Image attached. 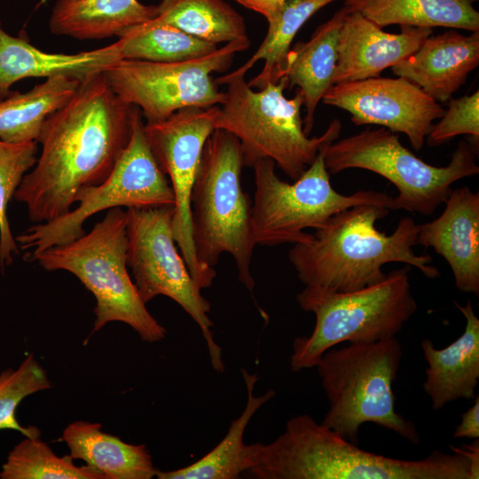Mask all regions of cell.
<instances>
[{"instance_id":"cell-1","label":"cell","mask_w":479,"mask_h":479,"mask_svg":"<svg viewBox=\"0 0 479 479\" xmlns=\"http://www.w3.org/2000/svg\"><path fill=\"white\" fill-rule=\"evenodd\" d=\"M134 111L113 91L103 72L80 82L44 123L37 141L41 153L14 193L32 222L70 211L82 187L107 178L130 139Z\"/></svg>"},{"instance_id":"cell-2","label":"cell","mask_w":479,"mask_h":479,"mask_svg":"<svg viewBox=\"0 0 479 479\" xmlns=\"http://www.w3.org/2000/svg\"><path fill=\"white\" fill-rule=\"evenodd\" d=\"M405 460L364 451L308 414L291 418L268 444L247 445V473L257 479H478L479 442Z\"/></svg>"},{"instance_id":"cell-3","label":"cell","mask_w":479,"mask_h":479,"mask_svg":"<svg viewBox=\"0 0 479 479\" xmlns=\"http://www.w3.org/2000/svg\"><path fill=\"white\" fill-rule=\"evenodd\" d=\"M389 209L376 205H357L333 215L313 234L294 246L288 258L305 286L349 292L381 281L389 263H403L424 276H440L429 255H417L419 224L410 217L399 220L387 235L376 228Z\"/></svg>"},{"instance_id":"cell-4","label":"cell","mask_w":479,"mask_h":479,"mask_svg":"<svg viewBox=\"0 0 479 479\" xmlns=\"http://www.w3.org/2000/svg\"><path fill=\"white\" fill-rule=\"evenodd\" d=\"M242 150L232 133L216 129L205 142L191 193V220L196 257L214 269L223 253L233 258L240 281L250 292L256 246L251 203L241 185Z\"/></svg>"},{"instance_id":"cell-5","label":"cell","mask_w":479,"mask_h":479,"mask_svg":"<svg viewBox=\"0 0 479 479\" xmlns=\"http://www.w3.org/2000/svg\"><path fill=\"white\" fill-rule=\"evenodd\" d=\"M216 82L227 85L216 129L224 130L238 138L244 166L253 167L259 160L271 159L295 181L319 150L340 136L339 120H334L319 137H309L305 134L301 117L302 93L298 89L293 98H287L286 76L258 91L248 85L244 76H221Z\"/></svg>"},{"instance_id":"cell-6","label":"cell","mask_w":479,"mask_h":479,"mask_svg":"<svg viewBox=\"0 0 479 479\" xmlns=\"http://www.w3.org/2000/svg\"><path fill=\"white\" fill-rule=\"evenodd\" d=\"M402 356L403 348L396 337L326 350L315 366L329 401L321 424L355 444L365 422L420 444L415 424L395 409L392 385Z\"/></svg>"},{"instance_id":"cell-7","label":"cell","mask_w":479,"mask_h":479,"mask_svg":"<svg viewBox=\"0 0 479 479\" xmlns=\"http://www.w3.org/2000/svg\"><path fill=\"white\" fill-rule=\"evenodd\" d=\"M410 267L393 270L380 282L338 292L305 286L299 306L315 315L310 335L293 342V372L315 367L323 354L344 342H373L394 338L418 309L409 282Z\"/></svg>"},{"instance_id":"cell-8","label":"cell","mask_w":479,"mask_h":479,"mask_svg":"<svg viewBox=\"0 0 479 479\" xmlns=\"http://www.w3.org/2000/svg\"><path fill=\"white\" fill-rule=\"evenodd\" d=\"M127 211L107 210L88 233L48 247L29 259L46 271L74 274L96 299L92 333L108 322L131 326L147 342L165 338L166 329L150 314L128 272Z\"/></svg>"},{"instance_id":"cell-9","label":"cell","mask_w":479,"mask_h":479,"mask_svg":"<svg viewBox=\"0 0 479 479\" xmlns=\"http://www.w3.org/2000/svg\"><path fill=\"white\" fill-rule=\"evenodd\" d=\"M324 161L330 175L363 169L385 177L398 191L393 210L425 216L446 201L454 182L479 173L475 149L465 140L459 142L448 165L436 167L417 157L395 132L383 127L332 142L325 150Z\"/></svg>"},{"instance_id":"cell-10","label":"cell","mask_w":479,"mask_h":479,"mask_svg":"<svg viewBox=\"0 0 479 479\" xmlns=\"http://www.w3.org/2000/svg\"><path fill=\"white\" fill-rule=\"evenodd\" d=\"M331 144V143H330ZM301 177L287 183L275 172V162L262 159L254 165L255 191L251 205V228L256 245L273 247L306 240L335 213L357 205H376L393 210V197L373 190L350 195L339 193L330 183L325 165L326 146Z\"/></svg>"},{"instance_id":"cell-11","label":"cell","mask_w":479,"mask_h":479,"mask_svg":"<svg viewBox=\"0 0 479 479\" xmlns=\"http://www.w3.org/2000/svg\"><path fill=\"white\" fill-rule=\"evenodd\" d=\"M141 111L135 106L128 145L114 169L102 183L82 187L75 196L77 207L48 222L38 223L19 234L16 243L27 251L24 258L85 233L83 224L91 216L113 208L174 206V193L147 143Z\"/></svg>"},{"instance_id":"cell-12","label":"cell","mask_w":479,"mask_h":479,"mask_svg":"<svg viewBox=\"0 0 479 479\" xmlns=\"http://www.w3.org/2000/svg\"><path fill=\"white\" fill-rule=\"evenodd\" d=\"M127 265L142 301L165 295L179 304L199 326L210 363L224 370L222 349L216 343L208 317L210 303L191 276L173 234V206L127 208Z\"/></svg>"},{"instance_id":"cell-13","label":"cell","mask_w":479,"mask_h":479,"mask_svg":"<svg viewBox=\"0 0 479 479\" xmlns=\"http://www.w3.org/2000/svg\"><path fill=\"white\" fill-rule=\"evenodd\" d=\"M249 43L248 38L235 40L206 56L177 62L121 59L103 74L113 91L137 107L147 122H159L184 108L222 105L225 92L211 74L225 71Z\"/></svg>"},{"instance_id":"cell-14","label":"cell","mask_w":479,"mask_h":479,"mask_svg":"<svg viewBox=\"0 0 479 479\" xmlns=\"http://www.w3.org/2000/svg\"><path fill=\"white\" fill-rule=\"evenodd\" d=\"M220 107H187L168 118L146 122L145 135L161 171L169 176L175 203L173 234L189 272L200 289L216 276L196 257L191 220V193L206 140L216 128Z\"/></svg>"},{"instance_id":"cell-15","label":"cell","mask_w":479,"mask_h":479,"mask_svg":"<svg viewBox=\"0 0 479 479\" xmlns=\"http://www.w3.org/2000/svg\"><path fill=\"white\" fill-rule=\"evenodd\" d=\"M322 100L349 112L357 126L373 124L405 134L416 151L424 145L433 122L445 111L420 87L400 76L333 84Z\"/></svg>"},{"instance_id":"cell-16","label":"cell","mask_w":479,"mask_h":479,"mask_svg":"<svg viewBox=\"0 0 479 479\" xmlns=\"http://www.w3.org/2000/svg\"><path fill=\"white\" fill-rule=\"evenodd\" d=\"M432 33V27L412 26H401L399 34L388 33L349 8L339 31L333 84L380 76L413 54Z\"/></svg>"},{"instance_id":"cell-17","label":"cell","mask_w":479,"mask_h":479,"mask_svg":"<svg viewBox=\"0 0 479 479\" xmlns=\"http://www.w3.org/2000/svg\"><path fill=\"white\" fill-rule=\"evenodd\" d=\"M444 203L437 218L419 225L417 244L444 258L459 291L479 295V192L459 187Z\"/></svg>"},{"instance_id":"cell-18","label":"cell","mask_w":479,"mask_h":479,"mask_svg":"<svg viewBox=\"0 0 479 479\" xmlns=\"http://www.w3.org/2000/svg\"><path fill=\"white\" fill-rule=\"evenodd\" d=\"M479 64V31L464 35L449 30L428 36L406 59L392 67L397 76L420 87L436 102L445 103Z\"/></svg>"},{"instance_id":"cell-19","label":"cell","mask_w":479,"mask_h":479,"mask_svg":"<svg viewBox=\"0 0 479 479\" xmlns=\"http://www.w3.org/2000/svg\"><path fill=\"white\" fill-rule=\"evenodd\" d=\"M121 59L116 42L74 54L46 52L24 38L9 35L0 21V100L22 79L61 75L82 82Z\"/></svg>"},{"instance_id":"cell-20","label":"cell","mask_w":479,"mask_h":479,"mask_svg":"<svg viewBox=\"0 0 479 479\" xmlns=\"http://www.w3.org/2000/svg\"><path fill=\"white\" fill-rule=\"evenodd\" d=\"M453 303L466 318L462 335L441 349L429 339L421 342L428 365L423 389L436 411L458 399L475 398L479 380V319L470 300Z\"/></svg>"},{"instance_id":"cell-21","label":"cell","mask_w":479,"mask_h":479,"mask_svg":"<svg viewBox=\"0 0 479 479\" xmlns=\"http://www.w3.org/2000/svg\"><path fill=\"white\" fill-rule=\"evenodd\" d=\"M349 7L343 5L326 22L318 26L307 42H300L287 54L283 76L288 87L297 86L304 98L306 115L303 130L307 136L314 124L315 110L333 85L337 63L339 31Z\"/></svg>"},{"instance_id":"cell-22","label":"cell","mask_w":479,"mask_h":479,"mask_svg":"<svg viewBox=\"0 0 479 479\" xmlns=\"http://www.w3.org/2000/svg\"><path fill=\"white\" fill-rule=\"evenodd\" d=\"M156 16V5H145L137 0H56L49 27L56 35L99 40L119 36Z\"/></svg>"},{"instance_id":"cell-23","label":"cell","mask_w":479,"mask_h":479,"mask_svg":"<svg viewBox=\"0 0 479 479\" xmlns=\"http://www.w3.org/2000/svg\"><path fill=\"white\" fill-rule=\"evenodd\" d=\"M62 439L73 459H82L106 479H150L155 476L145 444H130L103 432L101 424L77 420L64 429Z\"/></svg>"},{"instance_id":"cell-24","label":"cell","mask_w":479,"mask_h":479,"mask_svg":"<svg viewBox=\"0 0 479 479\" xmlns=\"http://www.w3.org/2000/svg\"><path fill=\"white\" fill-rule=\"evenodd\" d=\"M475 0H344L350 10L380 27L389 25L445 27L479 31Z\"/></svg>"},{"instance_id":"cell-25","label":"cell","mask_w":479,"mask_h":479,"mask_svg":"<svg viewBox=\"0 0 479 479\" xmlns=\"http://www.w3.org/2000/svg\"><path fill=\"white\" fill-rule=\"evenodd\" d=\"M80 82L58 75L25 93L12 90L0 100V140L14 144L38 141L48 118L71 98Z\"/></svg>"},{"instance_id":"cell-26","label":"cell","mask_w":479,"mask_h":479,"mask_svg":"<svg viewBox=\"0 0 479 479\" xmlns=\"http://www.w3.org/2000/svg\"><path fill=\"white\" fill-rule=\"evenodd\" d=\"M247 391V400L241 414L232 421L224 439L196 462L172 471L156 470L159 479H235L247 470V445L244 432L254 414L275 395L273 389L255 397L254 389L258 380L256 373L241 369Z\"/></svg>"},{"instance_id":"cell-27","label":"cell","mask_w":479,"mask_h":479,"mask_svg":"<svg viewBox=\"0 0 479 479\" xmlns=\"http://www.w3.org/2000/svg\"><path fill=\"white\" fill-rule=\"evenodd\" d=\"M158 23L218 44L247 37L243 17L224 0H161Z\"/></svg>"},{"instance_id":"cell-28","label":"cell","mask_w":479,"mask_h":479,"mask_svg":"<svg viewBox=\"0 0 479 479\" xmlns=\"http://www.w3.org/2000/svg\"><path fill=\"white\" fill-rule=\"evenodd\" d=\"M334 1L336 0H288L279 14L268 21L267 34L254 55L241 67L223 76H245L256 62L263 59V70L247 82L248 85L261 90L269 82H277L283 76L286 57L297 32L315 12Z\"/></svg>"},{"instance_id":"cell-29","label":"cell","mask_w":479,"mask_h":479,"mask_svg":"<svg viewBox=\"0 0 479 479\" xmlns=\"http://www.w3.org/2000/svg\"><path fill=\"white\" fill-rule=\"evenodd\" d=\"M118 37L116 43L122 59L177 62L206 56L218 48L153 20L133 26Z\"/></svg>"},{"instance_id":"cell-30","label":"cell","mask_w":479,"mask_h":479,"mask_svg":"<svg viewBox=\"0 0 479 479\" xmlns=\"http://www.w3.org/2000/svg\"><path fill=\"white\" fill-rule=\"evenodd\" d=\"M1 479H106L88 465L76 466L70 455L58 457L40 436H25L9 452Z\"/></svg>"},{"instance_id":"cell-31","label":"cell","mask_w":479,"mask_h":479,"mask_svg":"<svg viewBox=\"0 0 479 479\" xmlns=\"http://www.w3.org/2000/svg\"><path fill=\"white\" fill-rule=\"evenodd\" d=\"M38 142L8 143L0 140V271L12 263L20 248L12 236L7 207L24 176L37 161Z\"/></svg>"},{"instance_id":"cell-32","label":"cell","mask_w":479,"mask_h":479,"mask_svg":"<svg viewBox=\"0 0 479 479\" xmlns=\"http://www.w3.org/2000/svg\"><path fill=\"white\" fill-rule=\"evenodd\" d=\"M52 387L46 371L29 354L17 368H7L0 373V429H13L24 436H41L34 427H23L16 419L20 403L27 396Z\"/></svg>"},{"instance_id":"cell-33","label":"cell","mask_w":479,"mask_h":479,"mask_svg":"<svg viewBox=\"0 0 479 479\" xmlns=\"http://www.w3.org/2000/svg\"><path fill=\"white\" fill-rule=\"evenodd\" d=\"M432 126L427 142L430 146L445 143L459 135L479 138V90L448 101V109Z\"/></svg>"},{"instance_id":"cell-34","label":"cell","mask_w":479,"mask_h":479,"mask_svg":"<svg viewBox=\"0 0 479 479\" xmlns=\"http://www.w3.org/2000/svg\"><path fill=\"white\" fill-rule=\"evenodd\" d=\"M454 437L477 439L479 437V397H475L474 404L461 414V421L456 427Z\"/></svg>"},{"instance_id":"cell-35","label":"cell","mask_w":479,"mask_h":479,"mask_svg":"<svg viewBox=\"0 0 479 479\" xmlns=\"http://www.w3.org/2000/svg\"><path fill=\"white\" fill-rule=\"evenodd\" d=\"M244 7L262 14L267 21L273 20L288 0H235Z\"/></svg>"}]
</instances>
